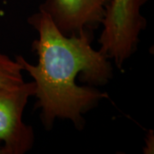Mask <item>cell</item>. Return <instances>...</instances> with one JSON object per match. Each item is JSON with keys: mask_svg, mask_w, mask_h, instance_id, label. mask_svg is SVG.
Instances as JSON below:
<instances>
[{"mask_svg": "<svg viewBox=\"0 0 154 154\" xmlns=\"http://www.w3.org/2000/svg\"><path fill=\"white\" fill-rule=\"evenodd\" d=\"M22 68L16 59L0 51V88H15L24 82Z\"/></svg>", "mask_w": 154, "mask_h": 154, "instance_id": "obj_5", "label": "cell"}, {"mask_svg": "<svg viewBox=\"0 0 154 154\" xmlns=\"http://www.w3.org/2000/svg\"><path fill=\"white\" fill-rule=\"evenodd\" d=\"M148 0H111L101 26L99 51L121 70L138 50L140 35L147 21L141 8Z\"/></svg>", "mask_w": 154, "mask_h": 154, "instance_id": "obj_2", "label": "cell"}, {"mask_svg": "<svg viewBox=\"0 0 154 154\" xmlns=\"http://www.w3.org/2000/svg\"><path fill=\"white\" fill-rule=\"evenodd\" d=\"M111 0H45L38 11L48 15L65 36L101 26Z\"/></svg>", "mask_w": 154, "mask_h": 154, "instance_id": "obj_4", "label": "cell"}, {"mask_svg": "<svg viewBox=\"0 0 154 154\" xmlns=\"http://www.w3.org/2000/svg\"><path fill=\"white\" fill-rule=\"evenodd\" d=\"M27 22L38 34L32 43L38 63L33 65L22 55L16 56V60L33 79L37 98L34 109H40V120L46 131L52 128L56 119L69 120L82 131L86 125L83 115L109 99V94L95 87L112 79V63L92 46L93 31L65 36L40 11Z\"/></svg>", "mask_w": 154, "mask_h": 154, "instance_id": "obj_1", "label": "cell"}, {"mask_svg": "<svg viewBox=\"0 0 154 154\" xmlns=\"http://www.w3.org/2000/svg\"><path fill=\"white\" fill-rule=\"evenodd\" d=\"M34 94L33 82L0 88V142L4 154H25L33 147L34 130L22 117L28 100Z\"/></svg>", "mask_w": 154, "mask_h": 154, "instance_id": "obj_3", "label": "cell"}, {"mask_svg": "<svg viewBox=\"0 0 154 154\" xmlns=\"http://www.w3.org/2000/svg\"><path fill=\"white\" fill-rule=\"evenodd\" d=\"M0 154H4V150H3V146H2L1 142H0Z\"/></svg>", "mask_w": 154, "mask_h": 154, "instance_id": "obj_6", "label": "cell"}]
</instances>
